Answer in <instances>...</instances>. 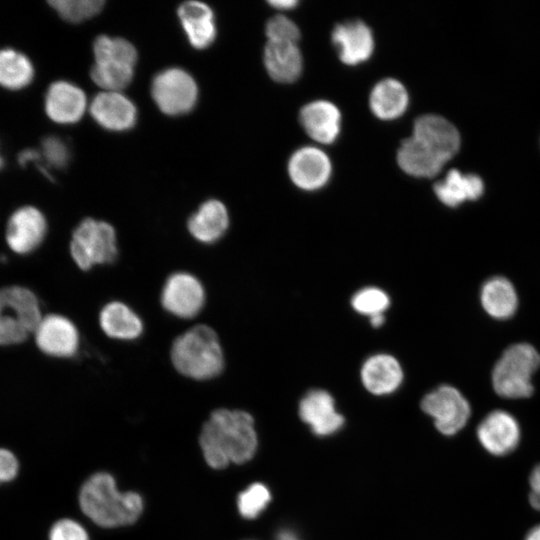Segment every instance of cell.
Masks as SVG:
<instances>
[{
	"label": "cell",
	"mask_w": 540,
	"mask_h": 540,
	"mask_svg": "<svg viewBox=\"0 0 540 540\" xmlns=\"http://www.w3.org/2000/svg\"><path fill=\"white\" fill-rule=\"evenodd\" d=\"M199 441L212 468L245 463L257 449L253 417L243 410L216 409L204 423Z\"/></svg>",
	"instance_id": "1"
},
{
	"label": "cell",
	"mask_w": 540,
	"mask_h": 540,
	"mask_svg": "<svg viewBox=\"0 0 540 540\" xmlns=\"http://www.w3.org/2000/svg\"><path fill=\"white\" fill-rule=\"evenodd\" d=\"M404 145L412 166L432 178L458 152L460 134L447 119L427 114L415 120Z\"/></svg>",
	"instance_id": "2"
},
{
	"label": "cell",
	"mask_w": 540,
	"mask_h": 540,
	"mask_svg": "<svg viewBox=\"0 0 540 540\" xmlns=\"http://www.w3.org/2000/svg\"><path fill=\"white\" fill-rule=\"evenodd\" d=\"M79 501L82 511L102 527L132 524L143 509L142 498L135 492L120 493L108 473H96L82 486Z\"/></svg>",
	"instance_id": "3"
},
{
	"label": "cell",
	"mask_w": 540,
	"mask_h": 540,
	"mask_svg": "<svg viewBox=\"0 0 540 540\" xmlns=\"http://www.w3.org/2000/svg\"><path fill=\"white\" fill-rule=\"evenodd\" d=\"M171 360L179 373L195 380L214 378L224 367L218 335L204 324L192 327L174 340Z\"/></svg>",
	"instance_id": "4"
},
{
	"label": "cell",
	"mask_w": 540,
	"mask_h": 540,
	"mask_svg": "<svg viewBox=\"0 0 540 540\" xmlns=\"http://www.w3.org/2000/svg\"><path fill=\"white\" fill-rule=\"evenodd\" d=\"M540 365L538 351L528 343L509 346L492 372L495 392L508 399L527 398L533 393L532 376Z\"/></svg>",
	"instance_id": "5"
},
{
	"label": "cell",
	"mask_w": 540,
	"mask_h": 540,
	"mask_svg": "<svg viewBox=\"0 0 540 540\" xmlns=\"http://www.w3.org/2000/svg\"><path fill=\"white\" fill-rule=\"evenodd\" d=\"M42 319L36 295L28 288L0 289V345L22 343Z\"/></svg>",
	"instance_id": "6"
},
{
	"label": "cell",
	"mask_w": 540,
	"mask_h": 540,
	"mask_svg": "<svg viewBox=\"0 0 540 540\" xmlns=\"http://www.w3.org/2000/svg\"><path fill=\"white\" fill-rule=\"evenodd\" d=\"M70 253L81 270L112 263L117 256L115 229L102 220H82L72 234Z\"/></svg>",
	"instance_id": "7"
},
{
	"label": "cell",
	"mask_w": 540,
	"mask_h": 540,
	"mask_svg": "<svg viewBox=\"0 0 540 540\" xmlns=\"http://www.w3.org/2000/svg\"><path fill=\"white\" fill-rule=\"evenodd\" d=\"M151 95L163 113L178 116L194 108L198 98V87L187 71L173 67L159 72L154 77Z\"/></svg>",
	"instance_id": "8"
},
{
	"label": "cell",
	"mask_w": 540,
	"mask_h": 540,
	"mask_svg": "<svg viewBox=\"0 0 540 540\" xmlns=\"http://www.w3.org/2000/svg\"><path fill=\"white\" fill-rule=\"evenodd\" d=\"M421 409L444 435L458 433L468 422L471 408L468 400L453 386L441 385L421 400Z\"/></svg>",
	"instance_id": "9"
},
{
	"label": "cell",
	"mask_w": 540,
	"mask_h": 540,
	"mask_svg": "<svg viewBox=\"0 0 540 540\" xmlns=\"http://www.w3.org/2000/svg\"><path fill=\"white\" fill-rule=\"evenodd\" d=\"M205 303V290L194 275L176 272L164 283L161 292V304L170 314L189 319L195 317Z\"/></svg>",
	"instance_id": "10"
},
{
	"label": "cell",
	"mask_w": 540,
	"mask_h": 540,
	"mask_svg": "<svg viewBox=\"0 0 540 540\" xmlns=\"http://www.w3.org/2000/svg\"><path fill=\"white\" fill-rule=\"evenodd\" d=\"M287 170L295 186L305 191H315L329 181L332 164L328 155L320 148L304 146L291 155Z\"/></svg>",
	"instance_id": "11"
},
{
	"label": "cell",
	"mask_w": 540,
	"mask_h": 540,
	"mask_svg": "<svg viewBox=\"0 0 540 540\" xmlns=\"http://www.w3.org/2000/svg\"><path fill=\"white\" fill-rule=\"evenodd\" d=\"M481 446L491 455L505 456L519 444L520 426L513 415L504 410H494L486 415L477 427Z\"/></svg>",
	"instance_id": "12"
},
{
	"label": "cell",
	"mask_w": 540,
	"mask_h": 540,
	"mask_svg": "<svg viewBox=\"0 0 540 540\" xmlns=\"http://www.w3.org/2000/svg\"><path fill=\"white\" fill-rule=\"evenodd\" d=\"M47 222L43 213L33 206L18 208L10 216L6 227L8 246L18 254L35 250L44 240Z\"/></svg>",
	"instance_id": "13"
},
{
	"label": "cell",
	"mask_w": 540,
	"mask_h": 540,
	"mask_svg": "<svg viewBox=\"0 0 540 540\" xmlns=\"http://www.w3.org/2000/svg\"><path fill=\"white\" fill-rule=\"evenodd\" d=\"M34 333L37 346L49 356L71 357L79 346L76 326L62 315L51 314L42 317Z\"/></svg>",
	"instance_id": "14"
},
{
	"label": "cell",
	"mask_w": 540,
	"mask_h": 540,
	"mask_svg": "<svg viewBox=\"0 0 540 540\" xmlns=\"http://www.w3.org/2000/svg\"><path fill=\"white\" fill-rule=\"evenodd\" d=\"M331 38L340 60L346 65L361 64L373 54V33L363 21L351 20L337 24Z\"/></svg>",
	"instance_id": "15"
},
{
	"label": "cell",
	"mask_w": 540,
	"mask_h": 540,
	"mask_svg": "<svg viewBox=\"0 0 540 540\" xmlns=\"http://www.w3.org/2000/svg\"><path fill=\"white\" fill-rule=\"evenodd\" d=\"M92 118L110 131L131 129L137 120L135 104L121 91H102L92 100L89 107Z\"/></svg>",
	"instance_id": "16"
},
{
	"label": "cell",
	"mask_w": 540,
	"mask_h": 540,
	"mask_svg": "<svg viewBox=\"0 0 540 540\" xmlns=\"http://www.w3.org/2000/svg\"><path fill=\"white\" fill-rule=\"evenodd\" d=\"M47 116L58 124H74L84 115L87 98L75 84L58 80L47 89L44 99Z\"/></svg>",
	"instance_id": "17"
},
{
	"label": "cell",
	"mask_w": 540,
	"mask_h": 540,
	"mask_svg": "<svg viewBox=\"0 0 540 540\" xmlns=\"http://www.w3.org/2000/svg\"><path fill=\"white\" fill-rule=\"evenodd\" d=\"M299 416L318 436L337 432L344 424L343 416L336 411L332 395L323 389L308 391L299 403Z\"/></svg>",
	"instance_id": "18"
},
{
	"label": "cell",
	"mask_w": 540,
	"mask_h": 540,
	"mask_svg": "<svg viewBox=\"0 0 540 540\" xmlns=\"http://www.w3.org/2000/svg\"><path fill=\"white\" fill-rule=\"evenodd\" d=\"M299 122L306 134L320 144H332L341 130V112L327 100H315L304 105Z\"/></svg>",
	"instance_id": "19"
},
{
	"label": "cell",
	"mask_w": 540,
	"mask_h": 540,
	"mask_svg": "<svg viewBox=\"0 0 540 540\" xmlns=\"http://www.w3.org/2000/svg\"><path fill=\"white\" fill-rule=\"evenodd\" d=\"M360 378L367 391L382 396L395 392L401 386L404 371L396 357L388 353H377L363 362Z\"/></svg>",
	"instance_id": "20"
},
{
	"label": "cell",
	"mask_w": 540,
	"mask_h": 540,
	"mask_svg": "<svg viewBox=\"0 0 540 540\" xmlns=\"http://www.w3.org/2000/svg\"><path fill=\"white\" fill-rule=\"evenodd\" d=\"M178 17L190 44L197 49L209 47L217 29L212 8L201 1H186L178 8Z\"/></svg>",
	"instance_id": "21"
},
{
	"label": "cell",
	"mask_w": 540,
	"mask_h": 540,
	"mask_svg": "<svg viewBox=\"0 0 540 540\" xmlns=\"http://www.w3.org/2000/svg\"><path fill=\"white\" fill-rule=\"evenodd\" d=\"M228 226L227 208L216 199H209L202 203L191 215L187 224L193 238L204 244L218 241L226 233Z\"/></svg>",
	"instance_id": "22"
},
{
	"label": "cell",
	"mask_w": 540,
	"mask_h": 540,
	"mask_svg": "<svg viewBox=\"0 0 540 540\" xmlns=\"http://www.w3.org/2000/svg\"><path fill=\"white\" fill-rule=\"evenodd\" d=\"M263 60L269 76L279 83L295 82L303 70L302 54L295 43L267 42Z\"/></svg>",
	"instance_id": "23"
},
{
	"label": "cell",
	"mask_w": 540,
	"mask_h": 540,
	"mask_svg": "<svg viewBox=\"0 0 540 540\" xmlns=\"http://www.w3.org/2000/svg\"><path fill=\"white\" fill-rule=\"evenodd\" d=\"M409 105V95L405 86L397 79L386 78L371 90L369 106L372 113L381 120L390 121L401 117Z\"/></svg>",
	"instance_id": "24"
},
{
	"label": "cell",
	"mask_w": 540,
	"mask_h": 540,
	"mask_svg": "<svg viewBox=\"0 0 540 540\" xmlns=\"http://www.w3.org/2000/svg\"><path fill=\"white\" fill-rule=\"evenodd\" d=\"M484 183L475 174H463L450 170L444 179L434 185L436 197L448 207H457L466 201H474L482 196Z\"/></svg>",
	"instance_id": "25"
},
{
	"label": "cell",
	"mask_w": 540,
	"mask_h": 540,
	"mask_svg": "<svg viewBox=\"0 0 540 540\" xmlns=\"http://www.w3.org/2000/svg\"><path fill=\"white\" fill-rule=\"evenodd\" d=\"M99 324L108 337L117 340H134L143 331L141 318L119 301L109 302L101 309Z\"/></svg>",
	"instance_id": "26"
},
{
	"label": "cell",
	"mask_w": 540,
	"mask_h": 540,
	"mask_svg": "<svg viewBox=\"0 0 540 540\" xmlns=\"http://www.w3.org/2000/svg\"><path fill=\"white\" fill-rule=\"evenodd\" d=\"M480 299L484 310L496 319L511 317L518 305L514 286L508 279L500 276L490 278L483 284Z\"/></svg>",
	"instance_id": "27"
},
{
	"label": "cell",
	"mask_w": 540,
	"mask_h": 540,
	"mask_svg": "<svg viewBox=\"0 0 540 540\" xmlns=\"http://www.w3.org/2000/svg\"><path fill=\"white\" fill-rule=\"evenodd\" d=\"M35 70L30 59L13 48L0 49V86L9 90L27 87Z\"/></svg>",
	"instance_id": "28"
},
{
	"label": "cell",
	"mask_w": 540,
	"mask_h": 540,
	"mask_svg": "<svg viewBox=\"0 0 540 540\" xmlns=\"http://www.w3.org/2000/svg\"><path fill=\"white\" fill-rule=\"evenodd\" d=\"M97 65L134 68L137 61L135 47L126 39L107 35L98 36L93 43Z\"/></svg>",
	"instance_id": "29"
},
{
	"label": "cell",
	"mask_w": 540,
	"mask_h": 540,
	"mask_svg": "<svg viewBox=\"0 0 540 540\" xmlns=\"http://www.w3.org/2000/svg\"><path fill=\"white\" fill-rule=\"evenodd\" d=\"M48 3L62 19L71 23L94 17L105 4L102 0H51Z\"/></svg>",
	"instance_id": "30"
},
{
	"label": "cell",
	"mask_w": 540,
	"mask_h": 540,
	"mask_svg": "<svg viewBox=\"0 0 540 540\" xmlns=\"http://www.w3.org/2000/svg\"><path fill=\"white\" fill-rule=\"evenodd\" d=\"M351 306L358 314L371 318L384 314L390 306V298L381 288L365 287L352 296Z\"/></svg>",
	"instance_id": "31"
},
{
	"label": "cell",
	"mask_w": 540,
	"mask_h": 540,
	"mask_svg": "<svg viewBox=\"0 0 540 540\" xmlns=\"http://www.w3.org/2000/svg\"><path fill=\"white\" fill-rule=\"evenodd\" d=\"M271 499L269 489L262 483H253L237 499L240 514L246 519L256 518Z\"/></svg>",
	"instance_id": "32"
},
{
	"label": "cell",
	"mask_w": 540,
	"mask_h": 540,
	"mask_svg": "<svg viewBox=\"0 0 540 540\" xmlns=\"http://www.w3.org/2000/svg\"><path fill=\"white\" fill-rule=\"evenodd\" d=\"M39 150L46 168L62 169L67 166L70 160L69 146L58 136H46L42 140Z\"/></svg>",
	"instance_id": "33"
},
{
	"label": "cell",
	"mask_w": 540,
	"mask_h": 540,
	"mask_svg": "<svg viewBox=\"0 0 540 540\" xmlns=\"http://www.w3.org/2000/svg\"><path fill=\"white\" fill-rule=\"evenodd\" d=\"M268 42L297 44L301 33L294 21L284 15L271 17L265 26Z\"/></svg>",
	"instance_id": "34"
},
{
	"label": "cell",
	"mask_w": 540,
	"mask_h": 540,
	"mask_svg": "<svg viewBox=\"0 0 540 540\" xmlns=\"http://www.w3.org/2000/svg\"><path fill=\"white\" fill-rule=\"evenodd\" d=\"M50 540H88L85 529L71 519L56 522L51 528Z\"/></svg>",
	"instance_id": "35"
},
{
	"label": "cell",
	"mask_w": 540,
	"mask_h": 540,
	"mask_svg": "<svg viewBox=\"0 0 540 540\" xmlns=\"http://www.w3.org/2000/svg\"><path fill=\"white\" fill-rule=\"evenodd\" d=\"M18 472V462L8 450L0 448V483L12 480Z\"/></svg>",
	"instance_id": "36"
},
{
	"label": "cell",
	"mask_w": 540,
	"mask_h": 540,
	"mask_svg": "<svg viewBox=\"0 0 540 540\" xmlns=\"http://www.w3.org/2000/svg\"><path fill=\"white\" fill-rule=\"evenodd\" d=\"M17 161L19 165H21L22 167H25L29 163L37 164V167L44 174V176L51 179L50 173L41 164V161L43 162V160H42L40 150H37L34 148H26L18 153Z\"/></svg>",
	"instance_id": "37"
},
{
	"label": "cell",
	"mask_w": 540,
	"mask_h": 540,
	"mask_svg": "<svg viewBox=\"0 0 540 540\" xmlns=\"http://www.w3.org/2000/svg\"><path fill=\"white\" fill-rule=\"evenodd\" d=\"M530 505L537 511H540V464L536 465L529 476Z\"/></svg>",
	"instance_id": "38"
},
{
	"label": "cell",
	"mask_w": 540,
	"mask_h": 540,
	"mask_svg": "<svg viewBox=\"0 0 540 540\" xmlns=\"http://www.w3.org/2000/svg\"><path fill=\"white\" fill-rule=\"evenodd\" d=\"M270 6L278 10H290L298 5L296 0H273L268 2Z\"/></svg>",
	"instance_id": "39"
},
{
	"label": "cell",
	"mask_w": 540,
	"mask_h": 540,
	"mask_svg": "<svg viewBox=\"0 0 540 540\" xmlns=\"http://www.w3.org/2000/svg\"><path fill=\"white\" fill-rule=\"evenodd\" d=\"M277 540H299V538L292 530L283 529L277 534Z\"/></svg>",
	"instance_id": "40"
},
{
	"label": "cell",
	"mask_w": 540,
	"mask_h": 540,
	"mask_svg": "<svg viewBox=\"0 0 540 540\" xmlns=\"http://www.w3.org/2000/svg\"><path fill=\"white\" fill-rule=\"evenodd\" d=\"M369 321L373 327L378 328V327H381L383 323L385 322V316L384 314L376 315L369 318Z\"/></svg>",
	"instance_id": "41"
},
{
	"label": "cell",
	"mask_w": 540,
	"mask_h": 540,
	"mask_svg": "<svg viewBox=\"0 0 540 540\" xmlns=\"http://www.w3.org/2000/svg\"><path fill=\"white\" fill-rule=\"evenodd\" d=\"M525 540H540V525L533 527L527 534Z\"/></svg>",
	"instance_id": "42"
},
{
	"label": "cell",
	"mask_w": 540,
	"mask_h": 540,
	"mask_svg": "<svg viewBox=\"0 0 540 540\" xmlns=\"http://www.w3.org/2000/svg\"><path fill=\"white\" fill-rule=\"evenodd\" d=\"M4 166V158L3 156L0 154V170L3 168Z\"/></svg>",
	"instance_id": "43"
}]
</instances>
